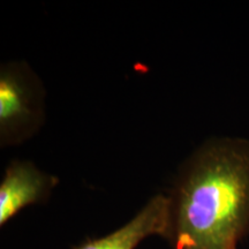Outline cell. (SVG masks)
I'll use <instances>...</instances> for the list:
<instances>
[{"label":"cell","mask_w":249,"mask_h":249,"mask_svg":"<svg viewBox=\"0 0 249 249\" xmlns=\"http://www.w3.org/2000/svg\"><path fill=\"white\" fill-rule=\"evenodd\" d=\"M44 120V89L26 62H7L0 70V143L20 144Z\"/></svg>","instance_id":"2"},{"label":"cell","mask_w":249,"mask_h":249,"mask_svg":"<svg viewBox=\"0 0 249 249\" xmlns=\"http://www.w3.org/2000/svg\"><path fill=\"white\" fill-rule=\"evenodd\" d=\"M169 196L157 194L116 231L96 239H87L73 249H135L149 236L165 238L169 229Z\"/></svg>","instance_id":"4"},{"label":"cell","mask_w":249,"mask_h":249,"mask_svg":"<svg viewBox=\"0 0 249 249\" xmlns=\"http://www.w3.org/2000/svg\"><path fill=\"white\" fill-rule=\"evenodd\" d=\"M167 196L171 248L236 249L249 234V141L205 143Z\"/></svg>","instance_id":"1"},{"label":"cell","mask_w":249,"mask_h":249,"mask_svg":"<svg viewBox=\"0 0 249 249\" xmlns=\"http://www.w3.org/2000/svg\"><path fill=\"white\" fill-rule=\"evenodd\" d=\"M58 183V177L43 172L31 161H12L0 183V226L28 205L45 202Z\"/></svg>","instance_id":"3"}]
</instances>
